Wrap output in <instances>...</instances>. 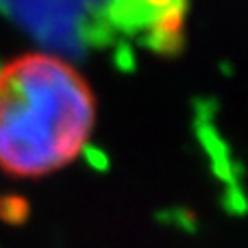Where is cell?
<instances>
[{
  "mask_svg": "<svg viewBox=\"0 0 248 248\" xmlns=\"http://www.w3.org/2000/svg\"><path fill=\"white\" fill-rule=\"evenodd\" d=\"M96 96L70 61L20 55L0 68V170L44 179L68 168L96 128Z\"/></svg>",
  "mask_w": 248,
  "mask_h": 248,
  "instance_id": "6da1fadb",
  "label": "cell"
},
{
  "mask_svg": "<svg viewBox=\"0 0 248 248\" xmlns=\"http://www.w3.org/2000/svg\"><path fill=\"white\" fill-rule=\"evenodd\" d=\"M113 16L155 52H174L183 42L187 0H113Z\"/></svg>",
  "mask_w": 248,
  "mask_h": 248,
  "instance_id": "7a4b0ae2",
  "label": "cell"
}]
</instances>
